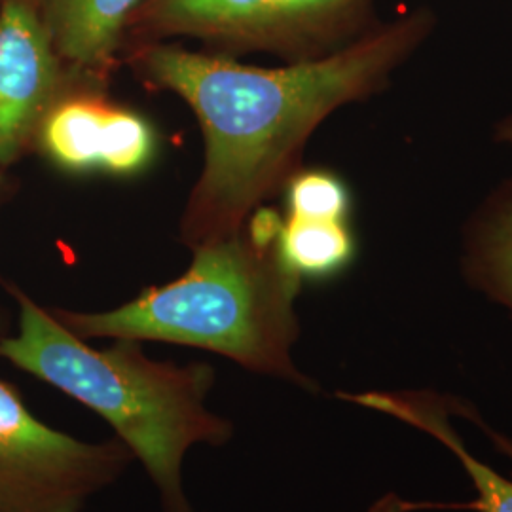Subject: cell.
<instances>
[{"instance_id": "obj_1", "label": "cell", "mask_w": 512, "mask_h": 512, "mask_svg": "<svg viewBox=\"0 0 512 512\" xmlns=\"http://www.w3.org/2000/svg\"><path fill=\"white\" fill-rule=\"evenodd\" d=\"M425 19H404L353 38L336 52L264 69L232 55L145 42L122 54L154 92L175 93L203 135V167L190 190L179 238L192 251L236 234L291 179L317 126L384 84L420 40Z\"/></svg>"}, {"instance_id": "obj_2", "label": "cell", "mask_w": 512, "mask_h": 512, "mask_svg": "<svg viewBox=\"0 0 512 512\" xmlns=\"http://www.w3.org/2000/svg\"><path fill=\"white\" fill-rule=\"evenodd\" d=\"M6 289L18 304V332L0 338V359L107 421L143 463L162 511L194 512L183 486L186 454L198 444L217 448L234 437V423L207 406L215 368L154 361L141 342L124 338L93 348L21 289Z\"/></svg>"}, {"instance_id": "obj_3", "label": "cell", "mask_w": 512, "mask_h": 512, "mask_svg": "<svg viewBox=\"0 0 512 512\" xmlns=\"http://www.w3.org/2000/svg\"><path fill=\"white\" fill-rule=\"evenodd\" d=\"M194 251L181 277L148 287L107 311L52 310L82 340H135L205 349L249 372L315 389L293 363L294 300L302 281L285 270L275 241L243 224Z\"/></svg>"}, {"instance_id": "obj_4", "label": "cell", "mask_w": 512, "mask_h": 512, "mask_svg": "<svg viewBox=\"0 0 512 512\" xmlns=\"http://www.w3.org/2000/svg\"><path fill=\"white\" fill-rule=\"evenodd\" d=\"M368 0H145L126 46L194 38L219 54L270 52L294 61L346 46ZM351 42V40H349Z\"/></svg>"}, {"instance_id": "obj_5", "label": "cell", "mask_w": 512, "mask_h": 512, "mask_svg": "<svg viewBox=\"0 0 512 512\" xmlns=\"http://www.w3.org/2000/svg\"><path fill=\"white\" fill-rule=\"evenodd\" d=\"M133 463L116 437L86 442L46 425L0 380V512H84Z\"/></svg>"}, {"instance_id": "obj_6", "label": "cell", "mask_w": 512, "mask_h": 512, "mask_svg": "<svg viewBox=\"0 0 512 512\" xmlns=\"http://www.w3.org/2000/svg\"><path fill=\"white\" fill-rule=\"evenodd\" d=\"M336 397L397 418L440 440L461 461L476 488L475 499L467 503H408L387 495L372 512H512V440L490 429L471 406L429 391H338Z\"/></svg>"}, {"instance_id": "obj_7", "label": "cell", "mask_w": 512, "mask_h": 512, "mask_svg": "<svg viewBox=\"0 0 512 512\" xmlns=\"http://www.w3.org/2000/svg\"><path fill=\"white\" fill-rule=\"evenodd\" d=\"M35 145L65 173L129 179L154 164L160 139L147 116L114 103L109 90L80 86L46 114Z\"/></svg>"}, {"instance_id": "obj_8", "label": "cell", "mask_w": 512, "mask_h": 512, "mask_svg": "<svg viewBox=\"0 0 512 512\" xmlns=\"http://www.w3.org/2000/svg\"><path fill=\"white\" fill-rule=\"evenodd\" d=\"M80 86L99 88L57 54L35 6L0 0V167L35 145L46 114Z\"/></svg>"}, {"instance_id": "obj_9", "label": "cell", "mask_w": 512, "mask_h": 512, "mask_svg": "<svg viewBox=\"0 0 512 512\" xmlns=\"http://www.w3.org/2000/svg\"><path fill=\"white\" fill-rule=\"evenodd\" d=\"M57 54L74 73L109 90L122 65L129 21L145 0H29Z\"/></svg>"}, {"instance_id": "obj_10", "label": "cell", "mask_w": 512, "mask_h": 512, "mask_svg": "<svg viewBox=\"0 0 512 512\" xmlns=\"http://www.w3.org/2000/svg\"><path fill=\"white\" fill-rule=\"evenodd\" d=\"M275 251L285 270L302 283L306 279L321 281L348 268L355 255V239L348 220L287 215L279 224Z\"/></svg>"}, {"instance_id": "obj_11", "label": "cell", "mask_w": 512, "mask_h": 512, "mask_svg": "<svg viewBox=\"0 0 512 512\" xmlns=\"http://www.w3.org/2000/svg\"><path fill=\"white\" fill-rule=\"evenodd\" d=\"M471 270L476 283L512 311V196L484 224Z\"/></svg>"}, {"instance_id": "obj_12", "label": "cell", "mask_w": 512, "mask_h": 512, "mask_svg": "<svg viewBox=\"0 0 512 512\" xmlns=\"http://www.w3.org/2000/svg\"><path fill=\"white\" fill-rule=\"evenodd\" d=\"M287 209L293 217L348 220L349 192L344 181L330 171H300L287 181Z\"/></svg>"}, {"instance_id": "obj_13", "label": "cell", "mask_w": 512, "mask_h": 512, "mask_svg": "<svg viewBox=\"0 0 512 512\" xmlns=\"http://www.w3.org/2000/svg\"><path fill=\"white\" fill-rule=\"evenodd\" d=\"M499 139H501L503 143L512 145V118H509L507 122L501 124V128H499Z\"/></svg>"}, {"instance_id": "obj_14", "label": "cell", "mask_w": 512, "mask_h": 512, "mask_svg": "<svg viewBox=\"0 0 512 512\" xmlns=\"http://www.w3.org/2000/svg\"><path fill=\"white\" fill-rule=\"evenodd\" d=\"M2 186H4V177H2V171H0V190H2Z\"/></svg>"}]
</instances>
